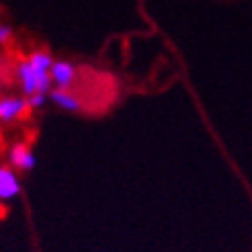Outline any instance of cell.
Here are the masks:
<instances>
[{
	"mask_svg": "<svg viewBox=\"0 0 252 252\" xmlns=\"http://www.w3.org/2000/svg\"><path fill=\"white\" fill-rule=\"evenodd\" d=\"M23 188H20L18 174L14 167L0 165V202H12L16 196H20Z\"/></svg>",
	"mask_w": 252,
	"mask_h": 252,
	"instance_id": "4",
	"label": "cell"
},
{
	"mask_svg": "<svg viewBox=\"0 0 252 252\" xmlns=\"http://www.w3.org/2000/svg\"><path fill=\"white\" fill-rule=\"evenodd\" d=\"M12 36H14L12 27H8V25H0V45H8L10 40H12Z\"/></svg>",
	"mask_w": 252,
	"mask_h": 252,
	"instance_id": "9",
	"label": "cell"
},
{
	"mask_svg": "<svg viewBox=\"0 0 252 252\" xmlns=\"http://www.w3.org/2000/svg\"><path fill=\"white\" fill-rule=\"evenodd\" d=\"M29 63H31V65H32L36 71H47V73H51L55 59H53V55H51L49 51H32V53L29 55Z\"/></svg>",
	"mask_w": 252,
	"mask_h": 252,
	"instance_id": "7",
	"label": "cell"
},
{
	"mask_svg": "<svg viewBox=\"0 0 252 252\" xmlns=\"http://www.w3.org/2000/svg\"><path fill=\"white\" fill-rule=\"evenodd\" d=\"M16 79L20 83V89H23V95L31 97L34 93H45L49 95L53 91V79L51 73L47 71H36L29 59L20 61L16 65Z\"/></svg>",
	"mask_w": 252,
	"mask_h": 252,
	"instance_id": "1",
	"label": "cell"
},
{
	"mask_svg": "<svg viewBox=\"0 0 252 252\" xmlns=\"http://www.w3.org/2000/svg\"><path fill=\"white\" fill-rule=\"evenodd\" d=\"M47 99H49V95H45V93H34V95H31V97H27L29 109H40V107H45Z\"/></svg>",
	"mask_w": 252,
	"mask_h": 252,
	"instance_id": "8",
	"label": "cell"
},
{
	"mask_svg": "<svg viewBox=\"0 0 252 252\" xmlns=\"http://www.w3.org/2000/svg\"><path fill=\"white\" fill-rule=\"evenodd\" d=\"M51 79L55 89H69L77 81V67L69 61H55L51 69Z\"/></svg>",
	"mask_w": 252,
	"mask_h": 252,
	"instance_id": "2",
	"label": "cell"
},
{
	"mask_svg": "<svg viewBox=\"0 0 252 252\" xmlns=\"http://www.w3.org/2000/svg\"><path fill=\"white\" fill-rule=\"evenodd\" d=\"M8 161L10 165L14 167V170L18 172H32L34 170V165H36V156L34 152L29 148V145L25 143H14L10 152H8Z\"/></svg>",
	"mask_w": 252,
	"mask_h": 252,
	"instance_id": "3",
	"label": "cell"
},
{
	"mask_svg": "<svg viewBox=\"0 0 252 252\" xmlns=\"http://www.w3.org/2000/svg\"><path fill=\"white\" fill-rule=\"evenodd\" d=\"M29 111V103L23 97H2L0 99V121L12 123Z\"/></svg>",
	"mask_w": 252,
	"mask_h": 252,
	"instance_id": "5",
	"label": "cell"
},
{
	"mask_svg": "<svg viewBox=\"0 0 252 252\" xmlns=\"http://www.w3.org/2000/svg\"><path fill=\"white\" fill-rule=\"evenodd\" d=\"M49 97H51V101L57 105V107L65 109V111L79 113V111L83 109L81 99H79L75 93H71L69 89H53V91L49 93Z\"/></svg>",
	"mask_w": 252,
	"mask_h": 252,
	"instance_id": "6",
	"label": "cell"
}]
</instances>
